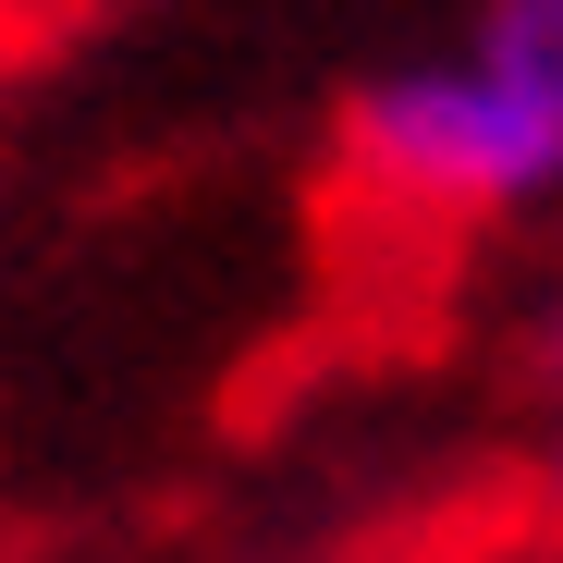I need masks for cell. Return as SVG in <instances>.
Masks as SVG:
<instances>
[{
  "label": "cell",
  "instance_id": "cell-1",
  "mask_svg": "<svg viewBox=\"0 0 563 563\" xmlns=\"http://www.w3.org/2000/svg\"><path fill=\"white\" fill-rule=\"evenodd\" d=\"M343 172L417 221H515V209L563 197V123L527 86H503L478 49H441V62L355 86Z\"/></svg>",
  "mask_w": 563,
  "mask_h": 563
},
{
  "label": "cell",
  "instance_id": "cell-3",
  "mask_svg": "<svg viewBox=\"0 0 563 563\" xmlns=\"http://www.w3.org/2000/svg\"><path fill=\"white\" fill-rule=\"evenodd\" d=\"M515 355H527V380L563 405V282H539V307H527V331H515Z\"/></svg>",
  "mask_w": 563,
  "mask_h": 563
},
{
  "label": "cell",
  "instance_id": "cell-2",
  "mask_svg": "<svg viewBox=\"0 0 563 563\" xmlns=\"http://www.w3.org/2000/svg\"><path fill=\"white\" fill-rule=\"evenodd\" d=\"M465 49H478V62H490L503 86H527V99H539V111L563 123V0H490Z\"/></svg>",
  "mask_w": 563,
  "mask_h": 563
},
{
  "label": "cell",
  "instance_id": "cell-4",
  "mask_svg": "<svg viewBox=\"0 0 563 563\" xmlns=\"http://www.w3.org/2000/svg\"><path fill=\"white\" fill-rule=\"evenodd\" d=\"M539 503H551V527H563V405H551V441H539Z\"/></svg>",
  "mask_w": 563,
  "mask_h": 563
}]
</instances>
